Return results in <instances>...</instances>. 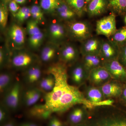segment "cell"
<instances>
[{
    "label": "cell",
    "mask_w": 126,
    "mask_h": 126,
    "mask_svg": "<svg viewBox=\"0 0 126 126\" xmlns=\"http://www.w3.org/2000/svg\"><path fill=\"white\" fill-rule=\"evenodd\" d=\"M1 2L3 4L8 5V4L12 0H1Z\"/></svg>",
    "instance_id": "obj_44"
},
{
    "label": "cell",
    "mask_w": 126,
    "mask_h": 126,
    "mask_svg": "<svg viewBox=\"0 0 126 126\" xmlns=\"http://www.w3.org/2000/svg\"><path fill=\"white\" fill-rule=\"evenodd\" d=\"M89 109L83 104H79L71 109L68 121L73 126L86 122L89 116Z\"/></svg>",
    "instance_id": "obj_13"
},
{
    "label": "cell",
    "mask_w": 126,
    "mask_h": 126,
    "mask_svg": "<svg viewBox=\"0 0 126 126\" xmlns=\"http://www.w3.org/2000/svg\"><path fill=\"white\" fill-rule=\"evenodd\" d=\"M89 118L97 126H126V113L112 105L89 109Z\"/></svg>",
    "instance_id": "obj_2"
},
{
    "label": "cell",
    "mask_w": 126,
    "mask_h": 126,
    "mask_svg": "<svg viewBox=\"0 0 126 126\" xmlns=\"http://www.w3.org/2000/svg\"><path fill=\"white\" fill-rule=\"evenodd\" d=\"M16 2L19 4H24L26 0H14Z\"/></svg>",
    "instance_id": "obj_43"
},
{
    "label": "cell",
    "mask_w": 126,
    "mask_h": 126,
    "mask_svg": "<svg viewBox=\"0 0 126 126\" xmlns=\"http://www.w3.org/2000/svg\"><path fill=\"white\" fill-rule=\"evenodd\" d=\"M55 79L51 74L42 77L37 84L38 87L42 91L48 93L53 90L55 85Z\"/></svg>",
    "instance_id": "obj_25"
},
{
    "label": "cell",
    "mask_w": 126,
    "mask_h": 126,
    "mask_svg": "<svg viewBox=\"0 0 126 126\" xmlns=\"http://www.w3.org/2000/svg\"><path fill=\"white\" fill-rule=\"evenodd\" d=\"M109 7L115 14L122 15L126 12V0H108Z\"/></svg>",
    "instance_id": "obj_29"
},
{
    "label": "cell",
    "mask_w": 126,
    "mask_h": 126,
    "mask_svg": "<svg viewBox=\"0 0 126 126\" xmlns=\"http://www.w3.org/2000/svg\"><path fill=\"white\" fill-rule=\"evenodd\" d=\"M73 126H87L86 122L84 123H81V124H78V125H75Z\"/></svg>",
    "instance_id": "obj_45"
},
{
    "label": "cell",
    "mask_w": 126,
    "mask_h": 126,
    "mask_svg": "<svg viewBox=\"0 0 126 126\" xmlns=\"http://www.w3.org/2000/svg\"><path fill=\"white\" fill-rule=\"evenodd\" d=\"M117 30L116 15L113 12L97 21L96 32L98 35H104L109 39Z\"/></svg>",
    "instance_id": "obj_9"
},
{
    "label": "cell",
    "mask_w": 126,
    "mask_h": 126,
    "mask_svg": "<svg viewBox=\"0 0 126 126\" xmlns=\"http://www.w3.org/2000/svg\"><path fill=\"white\" fill-rule=\"evenodd\" d=\"M102 41V40L92 36L81 43L79 51L82 56L87 55H99Z\"/></svg>",
    "instance_id": "obj_18"
},
{
    "label": "cell",
    "mask_w": 126,
    "mask_h": 126,
    "mask_svg": "<svg viewBox=\"0 0 126 126\" xmlns=\"http://www.w3.org/2000/svg\"><path fill=\"white\" fill-rule=\"evenodd\" d=\"M119 47L110 40H102L99 55L103 62L118 60Z\"/></svg>",
    "instance_id": "obj_16"
},
{
    "label": "cell",
    "mask_w": 126,
    "mask_h": 126,
    "mask_svg": "<svg viewBox=\"0 0 126 126\" xmlns=\"http://www.w3.org/2000/svg\"><path fill=\"white\" fill-rule=\"evenodd\" d=\"M11 111L2 102L0 104V123L1 125L9 121Z\"/></svg>",
    "instance_id": "obj_36"
},
{
    "label": "cell",
    "mask_w": 126,
    "mask_h": 126,
    "mask_svg": "<svg viewBox=\"0 0 126 126\" xmlns=\"http://www.w3.org/2000/svg\"><path fill=\"white\" fill-rule=\"evenodd\" d=\"M83 93L85 98L88 101L95 106L109 104L108 100L105 99L103 94L100 88L89 84L84 86Z\"/></svg>",
    "instance_id": "obj_12"
},
{
    "label": "cell",
    "mask_w": 126,
    "mask_h": 126,
    "mask_svg": "<svg viewBox=\"0 0 126 126\" xmlns=\"http://www.w3.org/2000/svg\"><path fill=\"white\" fill-rule=\"evenodd\" d=\"M15 80L13 73L4 72L0 74V93L3 96L13 86Z\"/></svg>",
    "instance_id": "obj_24"
},
{
    "label": "cell",
    "mask_w": 126,
    "mask_h": 126,
    "mask_svg": "<svg viewBox=\"0 0 126 126\" xmlns=\"http://www.w3.org/2000/svg\"><path fill=\"white\" fill-rule=\"evenodd\" d=\"M91 0H85L86 3V4H88V3L90 2V1Z\"/></svg>",
    "instance_id": "obj_46"
},
{
    "label": "cell",
    "mask_w": 126,
    "mask_h": 126,
    "mask_svg": "<svg viewBox=\"0 0 126 126\" xmlns=\"http://www.w3.org/2000/svg\"><path fill=\"white\" fill-rule=\"evenodd\" d=\"M46 34L41 31L33 35L29 36L28 45L31 49L36 50L40 48L46 37Z\"/></svg>",
    "instance_id": "obj_26"
},
{
    "label": "cell",
    "mask_w": 126,
    "mask_h": 126,
    "mask_svg": "<svg viewBox=\"0 0 126 126\" xmlns=\"http://www.w3.org/2000/svg\"><path fill=\"white\" fill-rule=\"evenodd\" d=\"M118 99L121 103L126 106V82L123 84L121 94Z\"/></svg>",
    "instance_id": "obj_40"
},
{
    "label": "cell",
    "mask_w": 126,
    "mask_h": 126,
    "mask_svg": "<svg viewBox=\"0 0 126 126\" xmlns=\"http://www.w3.org/2000/svg\"><path fill=\"white\" fill-rule=\"evenodd\" d=\"M31 17V9L30 7H21L14 17L15 18L17 23L21 25L29 19Z\"/></svg>",
    "instance_id": "obj_33"
},
{
    "label": "cell",
    "mask_w": 126,
    "mask_h": 126,
    "mask_svg": "<svg viewBox=\"0 0 126 126\" xmlns=\"http://www.w3.org/2000/svg\"><path fill=\"white\" fill-rule=\"evenodd\" d=\"M124 22H125V24H126V16H125V18H124Z\"/></svg>",
    "instance_id": "obj_47"
},
{
    "label": "cell",
    "mask_w": 126,
    "mask_h": 126,
    "mask_svg": "<svg viewBox=\"0 0 126 126\" xmlns=\"http://www.w3.org/2000/svg\"><path fill=\"white\" fill-rule=\"evenodd\" d=\"M80 53L79 50L74 45L65 43L60 46L59 62L70 67L78 61Z\"/></svg>",
    "instance_id": "obj_8"
},
{
    "label": "cell",
    "mask_w": 126,
    "mask_h": 126,
    "mask_svg": "<svg viewBox=\"0 0 126 126\" xmlns=\"http://www.w3.org/2000/svg\"><path fill=\"white\" fill-rule=\"evenodd\" d=\"M39 25L37 21L32 18L27 21L26 30L29 36L38 33L41 31Z\"/></svg>",
    "instance_id": "obj_35"
},
{
    "label": "cell",
    "mask_w": 126,
    "mask_h": 126,
    "mask_svg": "<svg viewBox=\"0 0 126 126\" xmlns=\"http://www.w3.org/2000/svg\"><path fill=\"white\" fill-rule=\"evenodd\" d=\"M43 91L37 87H29L23 90L22 103L26 107H32L35 105L42 97Z\"/></svg>",
    "instance_id": "obj_20"
},
{
    "label": "cell",
    "mask_w": 126,
    "mask_h": 126,
    "mask_svg": "<svg viewBox=\"0 0 126 126\" xmlns=\"http://www.w3.org/2000/svg\"><path fill=\"white\" fill-rule=\"evenodd\" d=\"M23 91L21 83L15 80L11 88L2 96L1 102L11 111H16L22 103Z\"/></svg>",
    "instance_id": "obj_6"
},
{
    "label": "cell",
    "mask_w": 126,
    "mask_h": 126,
    "mask_svg": "<svg viewBox=\"0 0 126 126\" xmlns=\"http://www.w3.org/2000/svg\"><path fill=\"white\" fill-rule=\"evenodd\" d=\"M108 0H91L88 3L87 11L91 17L101 15L108 8Z\"/></svg>",
    "instance_id": "obj_21"
},
{
    "label": "cell",
    "mask_w": 126,
    "mask_h": 126,
    "mask_svg": "<svg viewBox=\"0 0 126 126\" xmlns=\"http://www.w3.org/2000/svg\"><path fill=\"white\" fill-rule=\"evenodd\" d=\"M48 126H64L63 122L58 118L53 116L50 118Z\"/></svg>",
    "instance_id": "obj_39"
},
{
    "label": "cell",
    "mask_w": 126,
    "mask_h": 126,
    "mask_svg": "<svg viewBox=\"0 0 126 126\" xmlns=\"http://www.w3.org/2000/svg\"><path fill=\"white\" fill-rule=\"evenodd\" d=\"M124 83L112 79L99 88L106 100L118 99L121 94Z\"/></svg>",
    "instance_id": "obj_15"
},
{
    "label": "cell",
    "mask_w": 126,
    "mask_h": 126,
    "mask_svg": "<svg viewBox=\"0 0 126 126\" xmlns=\"http://www.w3.org/2000/svg\"><path fill=\"white\" fill-rule=\"evenodd\" d=\"M68 67L63 63L52 64L47 73L53 75L55 85L53 90L44 96V104L41 106L48 116L53 113H62L79 104H83L90 109L95 105L88 101L79 88L69 84Z\"/></svg>",
    "instance_id": "obj_1"
},
{
    "label": "cell",
    "mask_w": 126,
    "mask_h": 126,
    "mask_svg": "<svg viewBox=\"0 0 126 126\" xmlns=\"http://www.w3.org/2000/svg\"><path fill=\"white\" fill-rule=\"evenodd\" d=\"M103 66L113 79L123 83L126 82V68L117 59L103 62Z\"/></svg>",
    "instance_id": "obj_11"
},
{
    "label": "cell",
    "mask_w": 126,
    "mask_h": 126,
    "mask_svg": "<svg viewBox=\"0 0 126 126\" xmlns=\"http://www.w3.org/2000/svg\"><path fill=\"white\" fill-rule=\"evenodd\" d=\"M119 47L126 44V26L117 30L115 34L109 39Z\"/></svg>",
    "instance_id": "obj_30"
},
{
    "label": "cell",
    "mask_w": 126,
    "mask_h": 126,
    "mask_svg": "<svg viewBox=\"0 0 126 126\" xmlns=\"http://www.w3.org/2000/svg\"><path fill=\"white\" fill-rule=\"evenodd\" d=\"M1 126H16V125L15 120L13 119H10L6 122L1 124Z\"/></svg>",
    "instance_id": "obj_42"
},
{
    "label": "cell",
    "mask_w": 126,
    "mask_h": 126,
    "mask_svg": "<svg viewBox=\"0 0 126 126\" xmlns=\"http://www.w3.org/2000/svg\"><path fill=\"white\" fill-rule=\"evenodd\" d=\"M11 53L6 44L0 48V68L3 69L10 65Z\"/></svg>",
    "instance_id": "obj_32"
},
{
    "label": "cell",
    "mask_w": 126,
    "mask_h": 126,
    "mask_svg": "<svg viewBox=\"0 0 126 126\" xmlns=\"http://www.w3.org/2000/svg\"><path fill=\"white\" fill-rule=\"evenodd\" d=\"M70 67L69 71H68V77L72 85L79 88L84 85L88 81L89 73L81 61H78Z\"/></svg>",
    "instance_id": "obj_10"
},
{
    "label": "cell",
    "mask_w": 126,
    "mask_h": 126,
    "mask_svg": "<svg viewBox=\"0 0 126 126\" xmlns=\"http://www.w3.org/2000/svg\"><path fill=\"white\" fill-rule=\"evenodd\" d=\"M9 6V11L11 12L12 14L14 17L16 14L19 10L20 8L18 4L14 0H12L8 5Z\"/></svg>",
    "instance_id": "obj_38"
},
{
    "label": "cell",
    "mask_w": 126,
    "mask_h": 126,
    "mask_svg": "<svg viewBox=\"0 0 126 126\" xmlns=\"http://www.w3.org/2000/svg\"><path fill=\"white\" fill-rule=\"evenodd\" d=\"M67 30L68 38L82 43L92 36V29L86 21L75 20L64 22Z\"/></svg>",
    "instance_id": "obj_5"
},
{
    "label": "cell",
    "mask_w": 126,
    "mask_h": 126,
    "mask_svg": "<svg viewBox=\"0 0 126 126\" xmlns=\"http://www.w3.org/2000/svg\"><path fill=\"white\" fill-rule=\"evenodd\" d=\"M59 46L48 42L41 50L39 58L40 62L45 63H52L58 56Z\"/></svg>",
    "instance_id": "obj_19"
},
{
    "label": "cell",
    "mask_w": 126,
    "mask_h": 126,
    "mask_svg": "<svg viewBox=\"0 0 126 126\" xmlns=\"http://www.w3.org/2000/svg\"><path fill=\"white\" fill-rule=\"evenodd\" d=\"M18 126H39L36 123L33 122H26L21 123Z\"/></svg>",
    "instance_id": "obj_41"
},
{
    "label": "cell",
    "mask_w": 126,
    "mask_h": 126,
    "mask_svg": "<svg viewBox=\"0 0 126 126\" xmlns=\"http://www.w3.org/2000/svg\"><path fill=\"white\" fill-rule=\"evenodd\" d=\"M40 62L39 56L24 48L11 53L10 65L16 70L24 71Z\"/></svg>",
    "instance_id": "obj_3"
},
{
    "label": "cell",
    "mask_w": 126,
    "mask_h": 126,
    "mask_svg": "<svg viewBox=\"0 0 126 126\" xmlns=\"http://www.w3.org/2000/svg\"><path fill=\"white\" fill-rule=\"evenodd\" d=\"M112 79L108 71L103 66H101L89 72L88 81L90 85L99 87Z\"/></svg>",
    "instance_id": "obj_14"
},
{
    "label": "cell",
    "mask_w": 126,
    "mask_h": 126,
    "mask_svg": "<svg viewBox=\"0 0 126 126\" xmlns=\"http://www.w3.org/2000/svg\"><path fill=\"white\" fill-rule=\"evenodd\" d=\"M62 0H40V6L45 13L54 14Z\"/></svg>",
    "instance_id": "obj_27"
},
{
    "label": "cell",
    "mask_w": 126,
    "mask_h": 126,
    "mask_svg": "<svg viewBox=\"0 0 126 126\" xmlns=\"http://www.w3.org/2000/svg\"><path fill=\"white\" fill-rule=\"evenodd\" d=\"M26 30L17 22L12 23L6 32V45L11 52L24 48Z\"/></svg>",
    "instance_id": "obj_4"
},
{
    "label": "cell",
    "mask_w": 126,
    "mask_h": 126,
    "mask_svg": "<svg viewBox=\"0 0 126 126\" xmlns=\"http://www.w3.org/2000/svg\"><path fill=\"white\" fill-rule=\"evenodd\" d=\"M8 12L7 5L1 2L0 5V27L1 30L4 31L6 29L8 21Z\"/></svg>",
    "instance_id": "obj_34"
},
{
    "label": "cell",
    "mask_w": 126,
    "mask_h": 126,
    "mask_svg": "<svg viewBox=\"0 0 126 126\" xmlns=\"http://www.w3.org/2000/svg\"><path fill=\"white\" fill-rule=\"evenodd\" d=\"M23 79L29 87L37 85L42 77V71L40 63L36 64L23 71Z\"/></svg>",
    "instance_id": "obj_17"
},
{
    "label": "cell",
    "mask_w": 126,
    "mask_h": 126,
    "mask_svg": "<svg viewBox=\"0 0 126 126\" xmlns=\"http://www.w3.org/2000/svg\"><path fill=\"white\" fill-rule=\"evenodd\" d=\"M63 22L58 20L52 22L48 26L46 34L48 42L59 46L65 43L68 35L66 25Z\"/></svg>",
    "instance_id": "obj_7"
},
{
    "label": "cell",
    "mask_w": 126,
    "mask_h": 126,
    "mask_svg": "<svg viewBox=\"0 0 126 126\" xmlns=\"http://www.w3.org/2000/svg\"><path fill=\"white\" fill-rule=\"evenodd\" d=\"M54 14L58 18L59 20L64 22L75 20L76 13L64 1H62L56 9Z\"/></svg>",
    "instance_id": "obj_22"
},
{
    "label": "cell",
    "mask_w": 126,
    "mask_h": 126,
    "mask_svg": "<svg viewBox=\"0 0 126 126\" xmlns=\"http://www.w3.org/2000/svg\"><path fill=\"white\" fill-rule=\"evenodd\" d=\"M118 60L126 68V44L119 47Z\"/></svg>",
    "instance_id": "obj_37"
},
{
    "label": "cell",
    "mask_w": 126,
    "mask_h": 126,
    "mask_svg": "<svg viewBox=\"0 0 126 126\" xmlns=\"http://www.w3.org/2000/svg\"><path fill=\"white\" fill-rule=\"evenodd\" d=\"M32 19L37 21L39 25L45 23L46 19L44 13L40 6L34 5L30 7Z\"/></svg>",
    "instance_id": "obj_31"
},
{
    "label": "cell",
    "mask_w": 126,
    "mask_h": 126,
    "mask_svg": "<svg viewBox=\"0 0 126 126\" xmlns=\"http://www.w3.org/2000/svg\"><path fill=\"white\" fill-rule=\"evenodd\" d=\"M64 1L76 13L78 16L81 17L83 15L85 0H64Z\"/></svg>",
    "instance_id": "obj_28"
},
{
    "label": "cell",
    "mask_w": 126,
    "mask_h": 126,
    "mask_svg": "<svg viewBox=\"0 0 126 126\" xmlns=\"http://www.w3.org/2000/svg\"><path fill=\"white\" fill-rule=\"evenodd\" d=\"M85 69L89 73L93 69L103 66V61L99 55H87L82 56L81 61Z\"/></svg>",
    "instance_id": "obj_23"
}]
</instances>
